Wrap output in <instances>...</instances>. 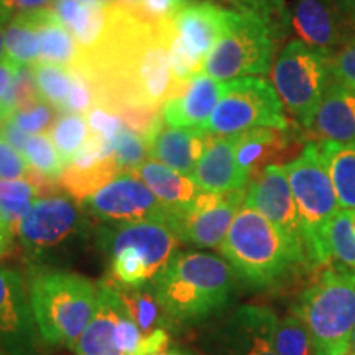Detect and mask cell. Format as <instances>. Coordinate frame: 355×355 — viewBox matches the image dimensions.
<instances>
[{
	"label": "cell",
	"instance_id": "cell-1",
	"mask_svg": "<svg viewBox=\"0 0 355 355\" xmlns=\"http://www.w3.org/2000/svg\"><path fill=\"white\" fill-rule=\"evenodd\" d=\"M173 20L153 21L139 8L110 2L109 24L96 50L79 55L73 69L92 83L96 105L158 110L173 96L168 30Z\"/></svg>",
	"mask_w": 355,
	"mask_h": 355
},
{
	"label": "cell",
	"instance_id": "cell-2",
	"mask_svg": "<svg viewBox=\"0 0 355 355\" xmlns=\"http://www.w3.org/2000/svg\"><path fill=\"white\" fill-rule=\"evenodd\" d=\"M235 273L225 260L206 252H176L152 279L171 331L202 324L232 301Z\"/></svg>",
	"mask_w": 355,
	"mask_h": 355
},
{
	"label": "cell",
	"instance_id": "cell-3",
	"mask_svg": "<svg viewBox=\"0 0 355 355\" xmlns=\"http://www.w3.org/2000/svg\"><path fill=\"white\" fill-rule=\"evenodd\" d=\"M220 254L235 277L255 290L277 288L308 265L301 243L245 204L235 216Z\"/></svg>",
	"mask_w": 355,
	"mask_h": 355
},
{
	"label": "cell",
	"instance_id": "cell-4",
	"mask_svg": "<svg viewBox=\"0 0 355 355\" xmlns=\"http://www.w3.org/2000/svg\"><path fill=\"white\" fill-rule=\"evenodd\" d=\"M26 288L43 344L76 347L96 314L94 283L64 268L28 265Z\"/></svg>",
	"mask_w": 355,
	"mask_h": 355
},
{
	"label": "cell",
	"instance_id": "cell-5",
	"mask_svg": "<svg viewBox=\"0 0 355 355\" xmlns=\"http://www.w3.org/2000/svg\"><path fill=\"white\" fill-rule=\"evenodd\" d=\"M89 237L91 222L81 202L60 193L37 199L17 227L28 265L60 268L81 254Z\"/></svg>",
	"mask_w": 355,
	"mask_h": 355
},
{
	"label": "cell",
	"instance_id": "cell-6",
	"mask_svg": "<svg viewBox=\"0 0 355 355\" xmlns=\"http://www.w3.org/2000/svg\"><path fill=\"white\" fill-rule=\"evenodd\" d=\"M309 331L316 355H344L352 347L355 329V270H324L293 306Z\"/></svg>",
	"mask_w": 355,
	"mask_h": 355
},
{
	"label": "cell",
	"instance_id": "cell-7",
	"mask_svg": "<svg viewBox=\"0 0 355 355\" xmlns=\"http://www.w3.org/2000/svg\"><path fill=\"white\" fill-rule=\"evenodd\" d=\"M285 171L298 209L308 266L326 265L331 260L326 229L340 206L318 141L306 145L298 158L285 165Z\"/></svg>",
	"mask_w": 355,
	"mask_h": 355
},
{
	"label": "cell",
	"instance_id": "cell-8",
	"mask_svg": "<svg viewBox=\"0 0 355 355\" xmlns=\"http://www.w3.org/2000/svg\"><path fill=\"white\" fill-rule=\"evenodd\" d=\"M282 28L259 13L235 10L225 33L204 61V71L220 83L265 76Z\"/></svg>",
	"mask_w": 355,
	"mask_h": 355
},
{
	"label": "cell",
	"instance_id": "cell-9",
	"mask_svg": "<svg viewBox=\"0 0 355 355\" xmlns=\"http://www.w3.org/2000/svg\"><path fill=\"white\" fill-rule=\"evenodd\" d=\"M331 58L300 40L288 43L273 66V86L282 104L304 128L309 127L332 81Z\"/></svg>",
	"mask_w": 355,
	"mask_h": 355
},
{
	"label": "cell",
	"instance_id": "cell-10",
	"mask_svg": "<svg viewBox=\"0 0 355 355\" xmlns=\"http://www.w3.org/2000/svg\"><path fill=\"white\" fill-rule=\"evenodd\" d=\"M255 128L288 130L283 104L275 87L254 76L225 83L214 112L201 130L207 135L225 137Z\"/></svg>",
	"mask_w": 355,
	"mask_h": 355
},
{
	"label": "cell",
	"instance_id": "cell-11",
	"mask_svg": "<svg viewBox=\"0 0 355 355\" xmlns=\"http://www.w3.org/2000/svg\"><path fill=\"white\" fill-rule=\"evenodd\" d=\"M245 188L229 193L201 191L188 206L168 211V225L181 242L198 248L220 247L245 201Z\"/></svg>",
	"mask_w": 355,
	"mask_h": 355
},
{
	"label": "cell",
	"instance_id": "cell-12",
	"mask_svg": "<svg viewBox=\"0 0 355 355\" xmlns=\"http://www.w3.org/2000/svg\"><path fill=\"white\" fill-rule=\"evenodd\" d=\"M81 206L89 217L104 225L132 224L150 219L168 220L166 207L133 173L117 175L112 181L81 201Z\"/></svg>",
	"mask_w": 355,
	"mask_h": 355
},
{
	"label": "cell",
	"instance_id": "cell-13",
	"mask_svg": "<svg viewBox=\"0 0 355 355\" xmlns=\"http://www.w3.org/2000/svg\"><path fill=\"white\" fill-rule=\"evenodd\" d=\"M0 345L8 355H43V339L24 277L3 265H0Z\"/></svg>",
	"mask_w": 355,
	"mask_h": 355
},
{
	"label": "cell",
	"instance_id": "cell-14",
	"mask_svg": "<svg viewBox=\"0 0 355 355\" xmlns=\"http://www.w3.org/2000/svg\"><path fill=\"white\" fill-rule=\"evenodd\" d=\"M97 245L105 255L133 250L145 261L152 279L176 254L180 237L165 220H140L132 224L102 225L97 230Z\"/></svg>",
	"mask_w": 355,
	"mask_h": 355
},
{
	"label": "cell",
	"instance_id": "cell-15",
	"mask_svg": "<svg viewBox=\"0 0 355 355\" xmlns=\"http://www.w3.org/2000/svg\"><path fill=\"white\" fill-rule=\"evenodd\" d=\"M277 314L263 306H242L212 334V355H279L272 340Z\"/></svg>",
	"mask_w": 355,
	"mask_h": 355
},
{
	"label": "cell",
	"instance_id": "cell-16",
	"mask_svg": "<svg viewBox=\"0 0 355 355\" xmlns=\"http://www.w3.org/2000/svg\"><path fill=\"white\" fill-rule=\"evenodd\" d=\"M286 21L308 46L334 56L350 40L347 17L336 0H295Z\"/></svg>",
	"mask_w": 355,
	"mask_h": 355
},
{
	"label": "cell",
	"instance_id": "cell-17",
	"mask_svg": "<svg viewBox=\"0 0 355 355\" xmlns=\"http://www.w3.org/2000/svg\"><path fill=\"white\" fill-rule=\"evenodd\" d=\"M243 204L260 212L278 229L290 235L293 241L304 247L298 209L285 166L273 163L265 166L248 186Z\"/></svg>",
	"mask_w": 355,
	"mask_h": 355
},
{
	"label": "cell",
	"instance_id": "cell-18",
	"mask_svg": "<svg viewBox=\"0 0 355 355\" xmlns=\"http://www.w3.org/2000/svg\"><path fill=\"white\" fill-rule=\"evenodd\" d=\"M234 12L209 0H202L184 7L173 19V25L184 50L199 68L204 69V61L225 33Z\"/></svg>",
	"mask_w": 355,
	"mask_h": 355
},
{
	"label": "cell",
	"instance_id": "cell-19",
	"mask_svg": "<svg viewBox=\"0 0 355 355\" xmlns=\"http://www.w3.org/2000/svg\"><path fill=\"white\" fill-rule=\"evenodd\" d=\"M237 135H209L206 148L191 180L206 193H229L243 189L250 180L235 158Z\"/></svg>",
	"mask_w": 355,
	"mask_h": 355
},
{
	"label": "cell",
	"instance_id": "cell-20",
	"mask_svg": "<svg viewBox=\"0 0 355 355\" xmlns=\"http://www.w3.org/2000/svg\"><path fill=\"white\" fill-rule=\"evenodd\" d=\"M306 130L318 144H355V89L336 79L331 81Z\"/></svg>",
	"mask_w": 355,
	"mask_h": 355
},
{
	"label": "cell",
	"instance_id": "cell-21",
	"mask_svg": "<svg viewBox=\"0 0 355 355\" xmlns=\"http://www.w3.org/2000/svg\"><path fill=\"white\" fill-rule=\"evenodd\" d=\"M225 83L201 71L180 96L171 97L162 105V117L170 127L202 128L214 112L224 92Z\"/></svg>",
	"mask_w": 355,
	"mask_h": 355
},
{
	"label": "cell",
	"instance_id": "cell-22",
	"mask_svg": "<svg viewBox=\"0 0 355 355\" xmlns=\"http://www.w3.org/2000/svg\"><path fill=\"white\" fill-rule=\"evenodd\" d=\"M123 301L114 283L104 278L97 286V308L92 321L79 337L76 355H125L115 339V326Z\"/></svg>",
	"mask_w": 355,
	"mask_h": 355
},
{
	"label": "cell",
	"instance_id": "cell-23",
	"mask_svg": "<svg viewBox=\"0 0 355 355\" xmlns=\"http://www.w3.org/2000/svg\"><path fill=\"white\" fill-rule=\"evenodd\" d=\"M207 137L201 128L166 127L163 122L146 144L153 159L191 178L206 148Z\"/></svg>",
	"mask_w": 355,
	"mask_h": 355
},
{
	"label": "cell",
	"instance_id": "cell-24",
	"mask_svg": "<svg viewBox=\"0 0 355 355\" xmlns=\"http://www.w3.org/2000/svg\"><path fill=\"white\" fill-rule=\"evenodd\" d=\"M110 2L87 3L81 0H53L51 10L76 38L79 55L96 50L109 24Z\"/></svg>",
	"mask_w": 355,
	"mask_h": 355
},
{
	"label": "cell",
	"instance_id": "cell-25",
	"mask_svg": "<svg viewBox=\"0 0 355 355\" xmlns=\"http://www.w3.org/2000/svg\"><path fill=\"white\" fill-rule=\"evenodd\" d=\"M133 175L139 176L152 189V193L168 211L188 206L201 193V189L189 176L171 170L170 166L163 165L157 159L145 162Z\"/></svg>",
	"mask_w": 355,
	"mask_h": 355
},
{
	"label": "cell",
	"instance_id": "cell-26",
	"mask_svg": "<svg viewBox=\"0 0 355 355\" xmlns=\"http://www.w3.org/2000/svg\"><path fill=\"white\" fill-rule=\"evenodd\" d=\"M32 15L42 44L40 61L73 68L79 58V48L69 30L61 24L51 8L32 12Z\"/></svg>",
	"mask_w": 355,
	"mask_h": 355
},
{
	"label": "cell",
	"instance_id": "cell-27",
	"mask_svg": "<svg viewBox=\"0 0 355 355\" xmlns=\"http://www.w3.org/2000/svg\"><path fill=\"white\" fill-rule=\"evenodd\" d=\"M283 130L277 128H255L243 133H237V144H235V158L237 165L248 176L254 175L260 168L272 165L270 158L279 153L285 146V139L282 137Z\"/></svg>",
	"mask_w": 355,
	"mask_h": 355
},
{
	"label": "cell",
	"instance_id": "cell-28",
	"mask_svg": "<svg viewBox=\"0 0 355 355\" xmlns=\"http://www.w3.org/2000/svg\"><path fill=\"white\" fill-rule=\"evenodd\" d=\"M326 159L340 209H355V144H318Z\"/></svg>",
	"mask_w": 355,
	"mask_h": 355
},
{
	"label": "cell",
	"instance_id": "cell-29",
	"mask_svg": "<svg viewBox=\"0 0 355 355\" xmlns=\"http://www.w3.org/2000/svg\"><path fill=\"white\" fill-rule=\"evenodd\" d=\"M112 283L115 290L121 295L127 313L130 314L133 322L139 326L141 334L146 336L158 329L171 331L170 322H168L162 304H159L157 295H155L152 283H146V285L141 286H122L115 282Z\"/></svg>",
	"mask_w": 355,
	"mask_h": 355
},
{
	"label": "cell",
	"instance_id": "cell-30",
	"mask_svg": "<svg viewBox=\"0 0 355 355\" xmlns=\"http://www.w3.org/2000/svg\"><path fill=\"white\" fill-rule=\"evenodd\" d=\"M117 175H121V170H119L117 159L114 155V157L92 168H76L68 165L61 173L58 183L66 194L81 202L87 196L94 194L97 189H101L102 186L107 184L109 181H112Z\"/></svg>",
	"mask_w": 355,
	"mask_h": 355
},
{
	"label": "cell",
	"instance_id": "cell-31",
	"mask_svg": "<svg viewBox=\"0 0 355 355\" xmlns=\"http://www.w3.org/2000/svg\"><path fill=\"white\" fill-rule=\"evenodd\" d=\"M3 48L6 55L19 66L38 63L42 44L32 13H20L7 21L3 30Z\"/></svg>",
	"mask_w": 355,
	"mask_h": 355
},
{
	"label": "cell",
	"instance_id": "cell-32",
	"mask_svg": "<svg viewBox=\"0 0 355 355\" xmlns=\"http://www.w3.org/2000/svg\"><path fill=\"white\" fill-rule=\"evenodd\" d=\"M326 243L331 259L355 270V209H340L326 229Z\"/></svg>",
	"mask_w": 355,
	"mask_h": 355
},
{
	"label": "cell",
	"instance_id": "cell-33",
	"mask_svg": "<svg viewBox=\"0 0 355 355\" xmlns=\"http://www.w3.org/2000/svg\"><path fill=\"white\" fill-rule=\"evenodd\" d=\"M272 340L279 355H316L309 331L295 314L283 319L275 316Z\"/></svg>",
	"mask_w": 355,
	"mask_h": 355
},
{
	"label": "cell",
	"instance_id": "cell-34",
	"mask_svg": "<svg viewBox=\"0 0 355 355\" xmlns=\"http://www.w3.org/2000/svg\"><path fill=\"white\" fill-rule=\"evenodd\" d=\"M48 133L64 166H68L89 137V125L83 114H63L56 119Z\"/></svg>",
	"mask_w": 355,
	"mask_h": 355
},
{
	"label": "cell",
	"instance_id": "cell-35",
	"mask_svg": "<svg viewBox=\"0 0 355 355\" xmlns=\"http://www.w3.org/2000/svg\"><path fill=\"white\" fill-rule=\"evenodd\" d=\"M33 73L42 99L50 102L58 112H61L71 91V69L61 64L38 61L33 64Z\"/></svg>",
	"mask_w": 355,
	"mask_h": 355
},
{
	"label": "cell",
	"instance_id": "cell-36",
	"mask_svg": "<svg viewBox=\"0 0 355 355\" xmlns=\"http://www.w3.org/2000/svg\"><path fill=\"white\" fill-rule=\"evenodd\" d=\"M24 157L32 170L42 173L50 180H60L61 173L66 168L60 153L53 145L50 135H44V133L28 137Z\"/></svg>",
	"mask_w": 355,
	"mask_h": 355
},
{
	"label": "cell",
	"instance_id": "cell-37",
	"mask_svg": "<svg viewBox=\"0 0 355 355\" xmlns=\"http://www.w3.org/2000/svg\"><path fill=\"white\" fill-rule=\"evenodd\" d=\"M38 101H42V96H40L37 79H35L33 66H19L15 78H13L10 87H8L2 104H0V109L8 119L13 112L30 107V105L37 104Z\"/></svg>",
	"mask_w": 355,
	"mask_h": 355
},
{
	"label": "cell",
	"instance_id": "cell-38",
	"mask_svg": "<svg viewBox=\"0 0 355 355\" xmlns=\"http://www.w3.org/2000/svg\"><path fill=\"white\" fill-rule=\"evenodd\" d=\"M150 155L148 144L139 133L122 127L115 139V159L121 173H135Z\"/></svg>",
	"mask_w": 355,
	"mask_h": 355
},
{
	"label": "cell",
	"instance_id": "cell-39",
	"mask_svg": "<svg viewBox=\"0 0 355 355\" xmlns=\"http://www.w3.org/2000/svg\"><path fill=\"white\" fill-rule=\"evenodd\" d=\"M56 112L58 110L53 107L50 102L42 99L37 104L30 105V107L17 110L8 119H12L25 133L37 135V133H42L44 130L50 132L53 123L56 122Z\"/></svg>",
	"mask_w": 355,
	"mask_h": 355
},
{
	"label": "cell",
	"instance_id": "cell-40",
	"mask_svg": "<svg viewBox=\"0 0 355 355\" xmlns=\"http://www.w3.org/2000/svg\"><path fill=\"white\" fill-rule=\"evenodd\" d=\"M71 69V91L61 114H84L96 107V91L86 74Z\"/></svg>",
	"mask_w": 355,
	"mask_h": 355
},
{
	"label": "cell",
	"instance_id": "cell-41",
	"mask_svg": "<svg viewBox=\"0 0 355 355\" xmlns=\"http://www.w3.org/2000/svg\"><path fill=\"white\" fill-rule=\"evenodd\" d=\"M87 125L92 133H97V135L105 137L109 140H115L119 132L122 130L123 122L112 110L102 107V105H96L87 112Z\"/></svg>",
	"mask_w": 355,
	"mask_h": 355
},
{
	"label": "cell",
	"instance_id": "cell-42",
	"mask_svg": "<svg viewBox=\"0 0 355 355\" xmlns=\"http://www.w3.org/2000/svg\"><path fill=\"white\" fill-rule=\"evenodd\" d=\"M225 2L237 8V12L259 13L282 26L286 24V12L282 0H225Z\"/></svg>",
	"mask_w": 355,
	"mask_h": 355
},
{
	"label": "cell",
	"instance_id": "cell-43",
	"mask_svg": "<svg viewBox=\"0 0 355 355\" xmlns=\"http://www.w3.org/2000/svg\"><path fill=\"white\" fill-rule=\"evenodd\" d=\"M332 79L355 89V37L331 58Z\"/></svg>",
	"mask_w": 355,
	"mask_h": 355
},
{
	"label": "cell",
	"instance_id": "cell-44",
	"mask_svg": "<svg viewBox=\"0 0 355 355\" xmlns=\"http://www.w3.org/2000/svg\"><path fill=\"white\" fill-rule=\"evenodd\" d=\"M28 170L24 155L0 139V180H25Z\"/></svg>",
	"mask_w": 355,
	"mask_h": 355
},
{
	"label": "cell",
	"instance_id": "cell-45",
	"mask_svg": "<svg viewBox=\"0 0 355 355\" xmlns=\"http://www.w3.org/2000/svg\"><path fill=\"white\" fill-rule=\"evenodd\" d=\"M53 0H0V15L6 24L20 13H32L51 8Z\"/></svg>",
	"mask_w": 355,
	"mask_h": 355
},
{
	"label": "cell",
	"instance_id": "cell-46",
	"mask_svg": "<svg viewBox=\"0 0 355 355\" xmlns=\"http://www.w3.org/2000/svg\"><path fill=\"white\" fill-rule=\"evenodd\" d=\"M33 202L35 201H30V199H0V217L17 234V227H19L21 219L32 209Z\"/></svg>",
	"mask_w": 355,
	"mask_h": 355
},
{
	"label": "cell",
	"instance_id": "cell-47",
	"mask_svg": "<svg viewBox=\"0 0 355 355\" xmlns=\"http://www.w3.org/2000/svg\"><path fill=\"white\" fill-rule=\"evenodd\" d=\"M40 191L26 180H0V199H40Z\"/></svg>",
	"mask_w": 355,
	"mask_h": 355
},
{
	"label": "cell",
	"instance_id": "cell-48",
	"mask_svg": "<svg viewBox=\"0 0 355 355\" xmlns=\"http://www.w3.org/2000/svg\"><path fill=\"white\" fill-rule=\"evenodd\" d=\"M0 135H2V140L6 141L12 146V148H15L17 152L24 153L25 152V145H26V140H28V133H25L21 128L17 125L15 122L12 121V119H6V122L2 123V127H0Z\"/></svg>",
	"mask_w": 355,
	"mask_h": 355
},
{
	"label": "cell",
	"instance_id": "cell-49",
	"mask_svg": "<svg viewBox=\"0 0 355 355\" xmlns=\"http://www.w3.org/2000/svg\"><path fill=\"white\" fill-rule=\"evenodd\" d=\"M17 69H19V64L3 53V56L0 58V104H2L8 87H10L13 78H15Z\"/></svg>",
	"mask_w": 355,
	"mask_h": 355
},
{
	"label": "cell",
	"instance_id": "cell-50",
	"mask_svg": "<svg viewBox=\"0 0 355 355\" xmlns=\"http://www.w3.org/2000/svg\"><path fill=\"white\" fill-rule=\"evenodd\" d=\"M15 230L0 217V259L6 257L13 250V242H15Z\"/></svg>",
	"mask_w": 355,
	"mask_h": 355
},
{
	"label": "cell",
	"instance_id": "cell-51",
	"mask_svg": "<svg viewBox=\"0 0 355 355\" xmlns=\"http://www.w3.org/2000/svg\"><path fill=\"white\" fill-rule=\"evenodd\" d=\"M336 3L343 10L344 15L347 17L350 24L355 25V0H336Z\"/></svg>",
	"mask_w": 355,
	"mask_h": 355
},
{
	"label": "cell",
	"instance_id": "cell-52",
	"mask_svg": "<svg viewBox=\"0 0 355 355\" xmlns=\"http://www.w3.org/2000/svg\"><path fill=\"white\" fill-rule=\"evenodd\" d=\"M158 355H198V354L193 352V350L186 349V347H171V349H166L165 352H162Z\"/></svg>",
	"mask_w": 355,
	"mask_h": 355
},
{
	"label": "cell",
	"instance_id": "cell-53",
	"mask_svg": "<svg viewBox=\"0 0 355 355\" xmlns=\"http://www.w3.org/2000/svg\"><path fill=\"white\" fill-rule=\"evenodd\" d=\"M114 2L122 3V6H125L128 8H140L141 2H144V0H114Z\"/></svg>",
	"mask_w": 355,
	"mask_h": 355
},
{
	"label": "cell",
	"instance_id": "cell-54",
	"mask_svg": "<svg viewBox=\"0 0 355 355\" xmlns=\"http://www.w3.org/2000/svg\"><path fill=\"white\" fill-rule=\"evenodd\" d=\"M3 25H6V20L2 19V15H0V58L3 56Z\"/></svg>",
	"mask_w": 355,
	"mask_h": 355
},
{
	"label": "cell",
	"instance_id": "cell-55",
	"mask_svg": "<svg viewBox=\"0 0 355 355\" xmlns=\"http://www.w3.org/2000/svg\"><path fill=\"white\" fill-rule=\"evenodd\" d=\"M178 3H180L181 7H188V6H191V3H194V0H176Z\"/></svg>",
	"mask_w": 355,
	"mask_h": 355
},
{
	"label": "cell",
	"instance_id": "cell-56",
	"mask_svg": "<svg viewBox=\"0 0 355 355\" xmlns=\"http://www.w3.org/2000/svg\"><path fill=\"white\" fill-rule=\"evenodd\" d=\"M81 2H87V3H96V2H102V3H107V2H112V0H81Z\"/></svg>",
	"mask_w": 355,
	"mask_h": 355
},
{
	"label": "cell",
	"instance_id": "cell-57",
	"mask_svg": "<svg viewBox=\"0 0 355 355\" xmlns=\"http://www.w3.org/2000/svg\"><path fill=\"white\" fill-rule=\"evenodd\" d=\"M6 119H7V117H6V114H3V110L0 109V127H2V123L6 122Z\"/></svg>",
	"mask_w": 355,
	"mask_h": 355
},
{
	"label": "cell",
	"instance_id": "cell-58",
	"mask_svg": "<svg viewBox=\"0 0 355 355\" xmlns=\"http://www.w3.org/2000/svg\"><path fill=\"white\" fill-rule=\"evenodd\" d=\"M352 349L355 350V329H354V334H352Z\"/></svg>",
	"mask_w": 355,
	"mask_h": 355
},
{
	"label": "cell",
	"instance_id": "cell-59",
	"mask_svg": "<svg viewBox=\"0 0 355 355\" xmlns=\"http://www.w3.org/2000/svg\"><path fill=\"white\" fill-rule=\"evenodd\" d=\"M0 355H8V354L6 352V350H3V347H2V345H0Z\"/></svg>",
	"mask_w": 355,
	"mask_h": 355
},
{
	"label": "cell",
	"instance_id": "cell-60",
	"mask_svg": "<svg viewBox=\"0 0 355 355\" xmlns=\"http://www.w3.org/2000/svg\"><path fill=\"white\" fill-rule=\"evenodd\" d=\"M0 139H2V135H0Z\"/></svg>",
	"mask_w": 355,
	"mask_h": 355
}]
</instances>
